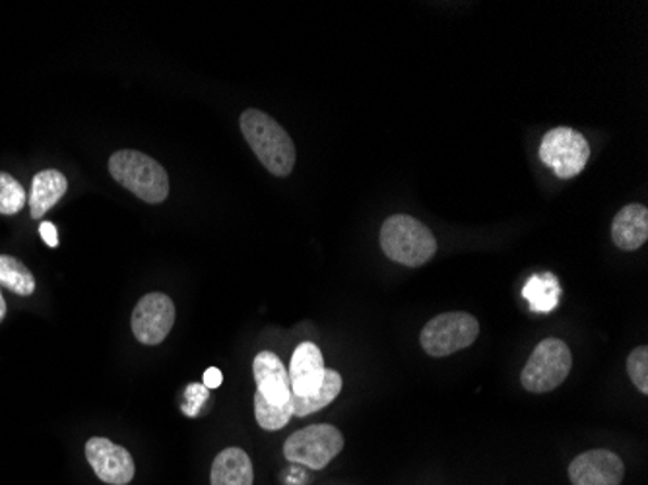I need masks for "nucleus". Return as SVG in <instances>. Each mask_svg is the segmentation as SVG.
Wrapping results in <instances>:
<instances>
[{"label": "nucleus", "mask_w": 648, "mask_h": 485, "mask_svg": "<svg viewBox=\"0 0 648 485\" xmlns=\"http://www.w3.org/2000/svg\"><path fill=\"white\" fill-rule=\"evenodd\" d=\"M241 132L261 164L276 177H288L295 165V144L285 130L265 111L247 110L241 115Z\"/></svg>", "instance_id": "1"}, {"label": "nucleus", "mask_w": 648, "mask_h": 485, "mask_svg": "<svg viewBox=\"0 0 648 485\" xmlns=\"http://www.w3.org/2000/svg\"><path fill=\"white\" fill-rule=\"evenodd\" d=\"M110 174L120 187L148 204H160L169 194V177L154 157L137 150H119L110 157Z\"/></svg>", "instance_id": "2"}, {"label": "nucleus", "mask_w": 648, "mask_h": 485, "mask_svg": "<svg viewBox=\"0 0 648 485\" xmlns=\"http://www.w3.org/2000/svg\"><path fill=\"white\" fill-rule=\"evenodd\" d=\"M381 247L394 263L418 268L430 263L437 253V241L421 221L406 214H396L381 228Z\"/></svg>", "instance_id": "3"}, {"label": "nucleus", "mask_w": 648, "mask_h": 485, "mask_svg": "<svg viewBox=\"0 0 648 485\" xmlns=\"http://www.w3.org/2000/svg\"><path fill=\"white\" fill-rule=\"evenodd\" d=\"M573 367L571 349L563 340L546 339L532 352L522 369L521 383L529 393L544 394L566 383Z\"/></svg>", "instance_id": "4"}, {"label": "nucleus", "mask_w": 648, "mask_h": 485, "mask_svg": "<svg viewBox=\"0 0 648 485\" xmlns=\"http://www.w3.org/2000/svg\"><path fill=\"white\" fill-rule=\"evenodd\" d=\"M344 449V437L334 425H309L305 430L295 431L290 439L283 443V457L295 464L322 470L329 467L334 458Z\"/></svg>", "instance_id": "5"}, {"label": "nucleus", "mask_w": 648, "mask_h": 485, "mask_svg": "<svg viewBox=\"0 0 648 485\" xmlns=\"http://www.w3.org/2000/svg\"><path fill=\"white\" fill-rule=\"evenodd\" d=\"M480 334V322L470 312H443L421 330V348L430 356L445 357L468 348Z\"/></svg>", "instance_id": "6"}, {"label": "nucleus", "mask_w": 648, "mask_h": 485, "mask_svg": "<svg viewBox=\"0 0 648 485\" xmlns=\"http://www.w3.org/2000/svg\"><path fill=\"white\" fill-rule=\"evenodd\" d=\"M539 159L551 167L559 179H571L585 169L590 159V146L575 129L557 127L542 138Z\"/></svg>", "instance_id": "7"}, {"label": "nucleus", "mask_w": 648, "mask_h": 485, "mask_svg": "<svg viewBox=\"0 0 648 485\" xmlns=\"http://www.w3.org/2000/svg\"><path fill=\"white\" fill-rule=\"evenodd\" d=\"M132 332L140 344H162L175 324V305L165 293H148L132 311Z\"/></svg>", "instance_id": "8"}, {"label": "nucleus", "mask_w": 648, "mask_h": 485, "mask_svg": "<svg viewBox=\"0 0 648 485\" xmlns=\"http://www.w3.org/2000/svg\"><path fill=\"white\" fill-rule=\"evenodd\" d=\"M86 458L96 476L110 485H127L135 477V460L125 447L103 437H92L86 443Z\"/></svg>", "instance_id": "9"}, {"label": "nucleus", "mask_w": 648, "mask_h": 485, "mask_svg": "<svg viewBox=\"0 0 648 485\" xmlns=\"http://www.w3.org/2000/svg\"><path fill=\"white\" fill-rule=\"evenodd\" d=\"M623 474V460L606 449L583 452L569 467V480L573 485H620Z\"/></svg>", "instance_id": "10"}, {"label": "nucleus", "mask_w": 648, "mask_h": 485, "mask_svg": "<svg viewBox=\"0 0 648 485\" xmlns=\"http://www.w3.org/2000/svg\"><path fill=\"white\" fill-rule=\"evenodd\" d=\"M325 359L317 344L303 342L293 352L292 363L288 369L293 396H309L317 393L325 381Z\"/></svg>", "instance_id": "11"}, {"label": "nucleus", "mask_w": 648, "mask_h": 485, "mask_svg": "<svg viewBox=\"0 0 648 485\" xmlns=\"http://www.w3.org/2000/svg\"><path fill=\"white\" fill-rule=\"evenodd\" d=\"M256 393L263 394L266 403L283 406L292 400V385L282 359L272 352H261L253 361Z\"/></svg>", "instance_id": "12"}, {"label": "nucleus", "mask_w": 648, "mask_h": 485, "mask_svg": "<svg viewBox=\"0 0 648 485\" xmlns=\"http://www.w3.org/2000/svg\"><path fill=\"white\" fill-rule=\"evenodd\" d=\"M613 243L623 251H637L647 243L648 210L643 204L621 208L612 224Z\"/></svg>", "instance_id": "13"}, {"label": "nucleus", "mask_w": 648, "mask_h": 485, "mask_svg": "<svg viewBox=\"0 0 648 485\" xmlns=\"http://www.w3.org/2000/svg\"><path fill=\"white\" fill-rule=\"evenodd\" d=\"M253 462L245 450L229 447L214 458L212 485H253Z\"/></svg>", "instance_id": "14"}, {"label": "nucleus", "mask_w": 648, "mask_h": 485, "mask_svg": "<svg viewBox=\"0 0 648 485\" xmlns=\"http://www.w3.org/2000/svg\"><path fill=\"white\" fill-rule=\"evenodd\" d=\"M68 189L66 177L56 169L39 171L34 177L31 193H29V212L34 220H41L47 212L55 206L56 202L63 199Z\"/></svg>", "instance_id": "15"}, {"label": "nucleus", "mask_w": 648, "mask_h": 485, "mask_svg": "<svg viewBox=\"0 0 648 485\" xmlns=\"http://www.w3.org/2000/svg\"><path fill=\"white\" fill-rule=\"evenodd\" d=\"M522 297L529 302L532 312H551L561 299V285L551 272L530 276L522 288Z\"/></svg>", "instance_id": "16"}, {"label": "nucleus", "mask_w": 648, "mask_h": 485, "mask_svg": "<svg viewBox=\"0 0 648 485\" xmlns=\"http://www.w3.org/2000/svg\"><path fill=\"white\" fill-rule=\"evenodd\" d=\"M342 375L334 369H327L325 373V381L319 386L317 393L309 394V396H293L292 394V408L293 416L297 418H305L310 413L319 412L322 408H327L330 403H334V398L339 396L342 391Z\"/></svg>", "instance_id": "17"}, {"label": "nucleus", "mask_w": 648, "mask_h": 485, "mask_svg": "<svg viewBox=\"0 0 648 485\" xmlns=\"http://www.w3.org/2000/svg\"><path fill=\"white\" fill-rule=\"evenodd\" d=\"M0 288L26 297L36 292V278L18 258L0 255Z\"/></svg>", "instance_id": "18"}, {"label": "nucleus", "mask_w": 648, "mask_h": 485, "mask_svg": "<svg viewBox=\"0 0 648 485\" xmlns=\"http://www.w3.org/2000/svg\"><path fill=\"white\" fill-rule=\"evenodd\" d=\"M256 423L266 431H278L285 427L293 418L292 400L283 406L266 403L263 394H255Z\"/></svg>", "instance_id": "19"}, {"label": "nucleus", "mask_w": 648, "mask_h": 485, "mask_svg": "<svg viewBox=\"0 0 648 485\" xmlns=\"http://www.w3.org/2000/svg\"><path fill=\"white\" fill-rule=\"evenodd\" d=\"M26 191L24 187L9 174H0V214L14 216L26 206Z\"/></svg>", "instance_id": "20"}, {"label": "nucleus", "mask_w": 648, "mask_h": 485, "mask_svg": "<svg viewBox=\"0 0 648 485\" xmlns=\"http://www.w3.org/2000/svg\"><path fill=\"white\" fill-rule=\"evenodd\" d=\"M627 373L633 385L639 388L640 393H648V348L640 346L631 352L627 357Z\"/></svg>", "instance_id": "21"}, {"label": "nucleus", "mask_w": 648, "mask_h": 485, "mask_svg": "<svg viewBox=\"0 0 648 485\" xmlns=\"http://www.w3.org/2000/svg\"><path fill=\"white\" fill-rule=\"evenodd\" d=\"M183 398V408L181 410H183L185 416L187 418H196L204 408V404L208 403L211 391L202 383H191L185 388Z\"/></svg>", "instance_id": "22"}, {"label": "nucleus", "mask_w": 648, "mask_h": 485, "mask_svg": "<svg viewBox=\"0 0 648 485\" xmlns=\"http://www.w3.org/2000/svg\"><path fill=\"white\" fill-rule=\"evenodd\" d=\"M39 235L46 241L47 247L55 248L56 245H59V233H56L55 224L43 221V224L39 226Z\"/></svg>", "instance_id": "23"}, {"label": "nucleus", "mask_w": 648, "mask_h": 485, "mask_svg": "<svg viewBox=\"0 0 648 485\" xmlns=\"http://www.w3.org/2000/svg\"><path fill=\"white\" fill-rule=\"evenodd\" d=\"M221 383H224V375H221V371H219L218 367L206 369L204 379H202V385L206 386L208 391H212V388H218Z\"/></svg>", "instance_id": "24"}, {"label": "nucleus", "mask_w": 648, "mask_h": 485, "mask_svg": "<svg viewBox=\"0 0 648 485\" xmlns=\"http://www.w3.org/2000/svg\"><path fill=\"white\" fill-rule=\"evenodd\" d=\"M4 317H7V302H4L2 292H0V322L4 321Z\"/></svg>", "instance_id": "25"}]
</instances>
